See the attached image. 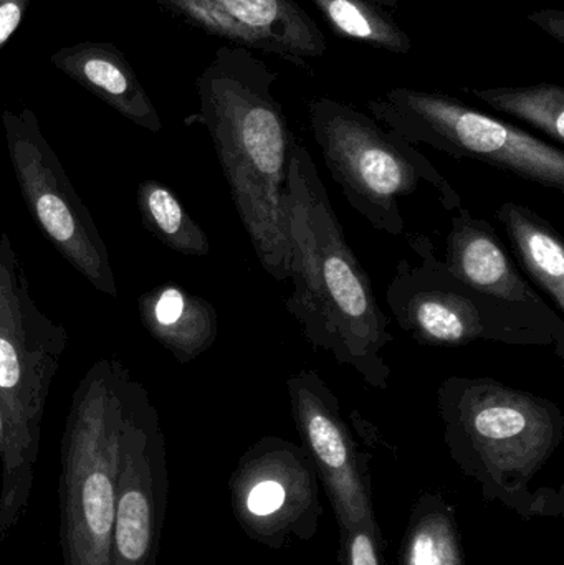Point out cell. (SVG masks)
<instances>
[{"instance_id": "obj_19", "label": "cell", "mask_w": 564, "mask_h": 565, "mask_svg": "<svg viewBox=\"0 0 564 565\" xmlns=\"http://www.w3.org/2000/svg\"><path fill=\"white\" fill-rule=\"evenodd\" d=\"M138 207L145 227L166 247L185 257H207L211 254V244L201 225L185 211L178 195L161 182H141Z\"/></svg>"}, {"instance_id": "obj_1", "label": "cell", "mask_w": 564, "mask_h": 565, "mask_svg": "<svg viewBox=\"0 0 564 565\" xmlns=\"http://www.w3.org/2000/svg\"><path fill=\"white\" fill-rule=\"evenodd\" d=\"M277 79L251 50L221 46L198 78V119L214 142L258 264L285 282L290 278L287 181L298 141L275 95Z\"/></svg>"}, {"instance_id": "obj_16", "label": "cell", "mask_w": 564, "mask_h": 565, "mask_svg": "<svg viewBox=\"0 0 564 565\" xmlns=\"http://www.w3.org/2000/svg\"><path fill=\"white\" fill-rule=\"evenodd\" d=\"M142 326L181 364L194 361L217 341V311L207 299L178 285H162L139 298Z\"/></svg>"}, {"instance_id": "obj_20", "label": "cell", "mask_w": 564, "mask_h": 565, "mask_svg": "<svg viewBox=\"0 0 564 565\" xmlns=\"http://www.w3.org/2000/svg\"><path fill=\"white\" fill-rule=\"evenodd\" d=\"M467 93L503 115L529 122L553 141L564 142V88L553 83L499 88H466Z\"/></svg>"}, {"instance_id": "obj_13", "label": "cell", "mask_w": 564, "mask_h": 565, "mask_svg": "<svg viewBox=\"0 0 564 565\" xmlns=\"http://www.w3.org/2000/svg\"><path fill=\"white\" fill-rule=\"evenodd\" d=\"M209 35L251 52L268 53L308 70L327 55L328 42L297 0H158Z\"/></svg>"}, {"instance_id": "obj_15", "label": "cell", "mask_w": 564, "mask_h": 565, "mask_svg": "<svg viewBox=\"0 0 564 565\" xmlns=\"http://www.w3.org/2000/svg\"><path fill=\"white\" fill-rule=\"evenodd\" d=\"M52 65L129 121L151 132L161 131V118L148 93L128 60L111 43L85 42L65 46L53 53Z\"/></svg>"}, {"instance_id": "obj_3", "label": "cell", "mask_w": 564, "mask_h": 565, "mask_svg": "<svg viewBox=\"0 0 564 565\" xmlns=\"http://www.w3.org/2000/svg\"><path fill=\"white\" fill-rule=\"evenodd\" d=\"M66 344L68 332L33 301L13 245L0 234V405L10 444L0 481V540L29 511L46 398Z\"/></svg>"}, {"instance_id": "obj_5", "label": "cell", "mask_w": 564, "mask_h": 565, "mask_svg": "<svg viewBox=\"0 0 564 565\" xmlns=\"http://www.w3.org/2000/svg\"><path fill=\"white\" fill-rule=\"evenodd\" d=\"M417 264L403 258L386 289L401 331L424 345L464 348L477 341L553 348L564 358V321L552 306L519 305L454 277L426 235H407Z\"/></svg>"}, {"instance_id": "obj_25", "label": "cell", "mask_w": 564, "mask_h": 565, "mask_svg": "<svg viewBox=\"0 0 564 565\" xmlns=\"http://www.w3.org/2000/svg\"><path fill=\"white\" fill-rule=\"evenodd\" d=\"M9 435H7L6 418H3L2 405H0V461H2V467L9 461Z\"/></svg>"}, {"instance_id": "obj_12", "label": "cell", "mask_w": 564, "mask_h": 565, "mask_svg": "<svg viewBox=\"0 0 564 565\" xmlns=\"http://www.w3.org/2000/svg\"><path fill=\"white\" fill-rule=\"evenodd\" d=\"M231 491L238 521L262 540L298 533L300 516L311 521L317 514V470L304 447L284 438L265 437L248 448L232 475Z\"/></svg>"}, {"instance_id": "obj_6", "label": "cell", "mask_w": 564, "mask_h": 565, "mask_svg": "<svg viewBox=\"0 0 564 565\" xmlns=\"http://www.w3.org/2000/svg\"><path fill=\"white\" fill-rule=\"evenodd\" d=\"M436 395L450 455L487 488H522L563 441L562 408L523 388L450 375Z\"/></svg>"}, {"instance_id": "obj_22", "label": "cell", "mask_w": 564, "mask_h": 565, "mask_svg": "<svg viewBox=\"0 0 564 565\" xmlns=\"http://www.w3.org/2000/svg\"><path fill=\"white\" fill-rule=\"evenodd\" d=\"M347 565H381L377 527L358 526L344 531Z\"/></svg>"}, {"instance_id": "obj_18", "label": "cell", "mask_w": 564, "mask_h": 565, "mask_svg": "<svg viewBox=\"0 0 564 565\" xmlns=\"http://www.w3.org/2000/svg\"><path fill=\"white\" fill-rule=\"evenodd\" d=\"M331 32L340 39L363 43L394 55L413 50L409 33L386 7L373 0H311Z\"/></svg>"}, {"instance_id": "obj_11", "label": "cell", "mask_w": 564, "mask_h": 565, "mask_svg": "<svg viewBox=\"0 0 564 565\" xmlns=\"http://www.w3.org/2000/svg\"><path fill=\"white\" fill-rule=\"evenodd\" d=\"M295 427L317 475L327 484L341 527H377L371 508L366 455L361 454L341 414L340 398L317 371L304 369L287 381Z\"/></svg>"}, {"instance_id": "obj_24", "label": "cell", "mask_w": 564, "mask_h": 565, "mask_svg": "<svg viewBox=\"0 0 564 565\" xmlns=\"http://www.w3.org/2000/svg\"><path fill=\"white\" fill-rule=\"evenodd\" d=\"M530 22L535 23L540 29L545 30L550 36L558 43H564V12L563 10H540L526 15Z\"/></svg>"}, {"instance_id": "obj_8", "label": "cell", "mask_w": 564, "mask_h": 565, "mask_svg": "<svg viewBox=\"0 0 564 565\" xmlns=\"http://www.w3.org/2000/svg\"><path fill=\"white\" fill-rule=\"evenodd\" d=\"M366 108L411 145L430 146L450 158L470 159L564 192L562 149L446 93L397 86L370 99Z\"/></svg>"}, {"instance_id": "obj_21", "label": "cell", "mask_w": 564, "mask_h": 565, "mask_svg": "<svg viewBox=\"0 0 564 565\" xmlns=\"http://www.w3.org/2000/svg\"><path fill=\"white\" fill-rule=\"evenodd\" d=\"M404 565H464L459 534L446 511L430 510L414 518Z\"/></svg>"}, {"instance_id": "obj_14", "label": "cell", "mask_w": 564, "mask_h": 565, "mask_svg": "<svg viewBox=\"0 0 564 565\" xmlns=\"http://www.w3.org/2000/svg\"><path fill=\"white\" fill-rule=\"evenodd\" d=\"M450 218L443 264L454 277L496 298L545 308L546 301L520 274L496 227L466 207Z\"/></svg>"}, {"instance_id": "obj_23", "label": "cell", "mask_w": 564, "mask_h": 565, "mask_svg": "<svg viewBox=\"0 0 564 565\" xmlns=\"http://www.w3.org/2000/svg\"><path fill=\"white\" fill-rule=\"evenodd\" d=\"M30 0H0V52L19 30Z\"/></svg>"}, {"instance_id": "obj_10", "label": "cell", "mask_w": 564, "mask_h": 565, "mask_svg": "<svg viewBox=\"0 0 564 565\" xmlns=\"http://www.w3.org/2000/svg\"><path fill=\"white\" fill-rule=\"evenodd\" d=\"M168 461L158 408L132 384L121 435L118 498L108 565H156L168 508Z\"/></svg>"}, {"instance_id": "obj_7", "label": "cell", "mask_w": 564, "mask_h": 565, "mask_svg": "<svg viewBox=\"0 0 564 565\" xmlns=\"http://www.w3.org/2000/svg\"><path fill=\"white\" fill-rule=\"evenodd\" d=\"M311 136L348 204L384 234L401 237V201L433 189L444 209L462 205L459 192L411 142L348 103L318 96L308 105Z\"/></svg>"}, {"instance_id": "obj_4", "label": "cell", "mask_w": 564, "mask_h": 565, "mask_svg": "<svg viewBox=\"0 0 564 565\" xmlns=\"http://www.w3.org/2000/svg\"><path fill=\"white\" fill-rule=\"evenodd\" d=\"M136 379L103 359L76 387L62 437L60 544L65 565H108L121 435Z\"/></svg>"}, {"instance_id": "obj_2", "label": "cell", "mask_w": 564, "mask_h": 565, "mask_svg": "<svg viewBox=\"0 0 564 565\" xmlns=\"http://www.w3.org/2000/svg\"><path fill=\"white\" fill-rule=\"evenodd\" d=\"M291 295L285 308L313 348L376 391L390 385L383 351L394 341L390 318L344 237L310 151L298 142L287 181Z\"/></svg>"}, {"instance_id": "obj_17", "label": "cell", "mask_w": 564, "mask_h": 565, "mask_svg": "<svg viewBox=\"0 0 564 565\" xmlns=\"http://www.w3.org/2000/svg\"><path fill=\"white\" fill-rule=\"evenodd\" d=\"M523 271L564 311V244L556 228L519 202H503L497 211Z\"/></svg>"}, {"instance_id": "obj_9", "label": "cell", "mask_w": 564, "mask_h": 565, "mask_svg": "<svg viewBox=\"0 0 564 565\" xmlns=\"http://www.w3.org/2000/svg\"><path fill=\"white\" fill-rule=\"evenodd\" d=\"M10 162L23 201L58 254L102 295L118 296L108 248L32 109L3 111Z\"/></svg>"}]
</instances>
